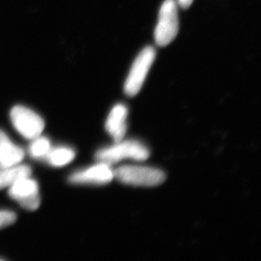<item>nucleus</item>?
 <instances>
[{
  "label": "nucleus",
  "instance_id": "1",
  "mask_svg": "<svg viewBox=\"0 0 261 261\" xmlns=\"http://www.w3.org/2000/svg\"><path fill=\"white\" fill-rule=\"evenodd\" d=\"M115 143L112 146L99 150L95 155L96 160L111 165L123 159L145 161L150 156V150L140 141H121Z\"/></svg>",
  "mask_w": 261,
  "mask_h": 261
},
{
  "label": "nucleus",
  "instance_id": "2",
  "mask_svg": "<svg viewBox=\"0 0 261 261\" xmlns=\"http://www.w3.org/2000/svg\"><path fill=\"white\" fill-rule=\"evenodd\" d=\"M179 30L176 0H165L161 6L154 37L156 45L166 47L177 37Z\"/></svg>",
  "mask_w": 261,
  "mask_h": 261
},
{
  "label": "nucleus",
  "instance_id": "3",
  "mask_svg": "<svg viewBox=\"0 0 261 261\" xmlns=\"http://www.w3.org/2000/svg\"><path fill=\"white\" fill-rule=\"evenodd\" d=\"M114 177L124 185L154 187L163 184L165 173L158 168L141 166H123L114 170Z\"/></svg>",
  "mask_w": 261,
  "mask_h": 261
},
{
  "label": "nucleus",
  "instance_id": "4",
  "mask_svg": "<svg viewBox=\"0 0 261 261\" xmlns=\"http://www.w3.org/2000/svg\"><path fill=\"white\" fill-rule=\"evenodd\" d=\"M155 59V47L148 46L141 50L132 64L126 79L124 92L127 96H136L140 92Z\"/></svg>",
  "mask_w": 261,
  "mask_h": 261
},
{
  "label": "nucleus",
  "instance_id": "5",
  "mask_svg": "<svg viewBox=\"0 0 261 261\" xmlns=\"http://www.w3.org/2000/svg\"><path fill=\"white\" fill-rule=\"evenodd\" d=\"M10 119L18 133L28 140L41 136L44 129L43 118L27 107H14L10 111Z\"/></svg>",
  "mask_w": 261,
  "mask_h": 261
},
{
  "label": "nucleus",
  "instance_id": "6",
  "mask_svg": "<svg viewBox=\"0 0 261 261\" xmlns=\"http://www.w3.org/2000/svg\"><path fill=\"white\" fill-rule=\"evenodd\" d=\"M8 193L10 197L17 201L24 209L36 211L39 208L41 204L39 185L31 176L15 181L9 187Z\"/></svg>",
  "mask_w": 261,
  "mask_h": 261
},
{
  "label": "nucleus",
  "instance_id": "7",
  "mask_svg": "<svg viewBox=\"0 0 261 261\" xmlns=\"http://www.w3.org/2000/svg\"><path fill=\"white\" fill-rule=\"evenodd\" d=\"M114 178V170L108 163H101L69 175L68 181L73 185H107Z\"/></svg>",
  "mask_w": 261,
  "mask_h": 261
},
{
  "label": "nucleus",
  "instance_id": "8",
  "mask_svg": "<svg viewBox=\"0 0 261 261\" xmlns=\"http://www.w3.org/2000/svg\"><path fill=\"white\" fill-rule=\"evenodd\" d=\"M128 109L123 104H117L112 109L106 122V129L115 142L123 141L127 131Z\"/></svg>",
  "mask_w": 261,
  "mask_h": 261
},
{
  "label": "nucleus",
  "instance_id": "9",
  "mask_svg": "<svg viewBox=\"0 0 261 261\" xmlns=\"http://www.w3.org/2000/svg\"><path fill=\"white\" fill-rule=\"evenodd\" d=\"M25 151L0 129V168L17 165L22 162Z\"/></svg>",
  "mask_w": 261,
  "mask_h": 261
},
{
  "label": "nucleus",
  "instance_id": "10",
  "mask_svg": "<svg viewBox=\"0 0 261 261\" xmlns=\"http://www.w3.org/2000/svg\"><path fill=\"white\" fill-rule=\"evenodd\" d=\"M32 169L28 165H17L0 168V190L10 187L21 177L32 176Z\"/></svg>",
  "mask_w": 261,
  "mask_h": 261
},
{
  "label": "nucleus",
  "instance_id": "11",
  "mask_svg": "<svg viewBox=\"0 0 261 261\" xmlns=\"http://www.w3.org/2000/svg\"><path fill=\"white\" fill-rule=\"evenodd\" d=\"M75 158V151L68 146H58L50 149L44 161L55 168H61L71 163Z\"/></svg>",
  "mask_w": 261,
  "mask_h": 261
},
{
  "label": "nucleus",
  "instance_id": "12",
  "mask_svg": "<svg viewBox=\"0 0 261 261\" xmlns=\"http://www.w3.org/2000/svg\"><path fill=\"white\" fill-rule=\"evenodd\" d=\"M31 141L32 142L28 148L30 155L36 160H44L47 153L49 152L50 149L52 148L49 139L41 135Z\"/></svg>",
  "mask_w": 261,
  "mask_h": 261
},
{
  "label": "nucleus",
  "instance_id": "13",
  "mask_svg": "<svg viewBox=\"0 0 261 261\" xmlns=\"http://www.w3.org/2000/svg\"><path fill=\"white\" fill-rule=\"evenodd\" d=\"M16 215L15 212L9 210H1L0 211V229L13 224L16 221Z\"/></svg>",
  "mask_w": 261,
  "mask_h": 261
},
{
  "label": "nucleus",
  "instance_id": "14",
  "mask_svg": "<svg viewBox=\"0 0 261 261\" xmlns=\"http://www.w3.org/2000/svg\"><path fill=\"white\" fill-rule=\"evenodd\" d=\"M193 1L194 0H177V4L182 9H188L192 5Z\"/></svg>",
  "mask_w": 261,
  "mask_h": 261
},
{
  "label": "nucleus",
  "instance_id": "15",
  "mask_svg": "<svg viewBox=\"0 0 261 261\" xmlns=\"http://www.w3.org/2000/svg\"><path fill=\"white\" fill-rule=\"evenodd\" d=\"M0 260H3V259H0Z\"/></svg>",
  "mask_w": 261,
  "mask_h": 261
}]
</instances>
